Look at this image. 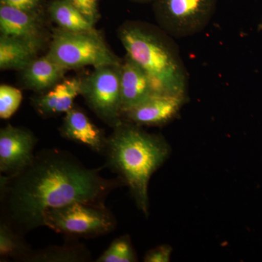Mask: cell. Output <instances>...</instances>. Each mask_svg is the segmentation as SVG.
<instances>
[{"instance_id": "obj_6", "label": "cell", "mask_w": 262, "mask_h": 262, "mask_svg": "<svg viewBox=\"0 0 262 262\" xmlns=\"http://www.w3.org/2000/svg\"><path fill=\"white\" fill-rule=\"evenodd\" d=\"M218 0H152L160 28L173 37H192L210 23Z\"/></svg>"}, {"instance_id": "obj_19", "label": "cell", "mask_w": 262, "mask_h": 262, "mask_svg": "<svg viewBox=\"0 0 262 262\" xmlns=\"http://www.w3.org/2000/svg\"><path fill=\"white\" fill-rule=\"evenodd\" d=\"M137 255L128 235H122L114 239L112 244L96 260V262H135Z\"/></svg>"}, {"instance_id": "obj_2", "label": "cell", "mask_w": 262, "mask_h": 262, "mask_svg": "<svg viewBox=\"0 0 262 262\" xmlns=\"http://www.w3.org/2000/svg\"><path fill=\"white\" fill-rule=\"evenodd\" d=\"M108 137L103 155L106 165L128 187L137 208L149 215L150 179L170 153L168 143L158 134L122 121Z\"/></svg>"}, {"instance_id": "obj_10", "label": "cell", "mask_w": 262, "mask_h": 262, "mask_svg": "<svg viewBox=\"0 0 262 262\" xmlns=\"http://www.w3.org/2000/svg\"><path fill=\"white\" fill-rule=\"evenodd\" d=\"M44 13H33L0 5L1 35L25 39L42 44L44 42Z\"/></svg>"}, {"instance_id": "obj_21", "label": "cell", "mask_w": 262, "mask_h": 262, "mask_svg": "<svg viewBox=\"0 0 262 262\" xmlns=\"http://www.w3.org/2000/svg\"><path fill=\"white\" fill-rule=\"evenodd\" d=\"M49 0H0V5L13 7L24 11L44 13Z\"/></svg>"}, {"instance_id": "obj_5", "label": "cell", "mask_w": 262, "mask_h": 262, "mask_svg": "<svg viewBox=\"0 0 262 262\" xmlns=\"http://www.w3.org/2000/svg\"><path fill=\"white\" fill-rule=\"evenodd\" d=\"M115 216L105 204L74 202L50 210L44 219V227L63 234L69 238H93L113 232Z\"/></svg>"}, {"instance_id": "obj_9", "label": "cell", "mask_w": 262, "mask_h": 262, "mask_svg": "<svg viewBox=\"0 0 262 262\" xmlns=\"http://www.w3.org/2000/svg\"><path fill=\"white\" fill-rule=\"evenodd\" d=\"M186 101L187 96L156 92L123 113L122 118L139 126H161L178 115Z\"/></svg>"}, {"instance_id": "obj_17", "label": "cell", "mask_w": 262, "mask_h": 262, "mask_svg": "<svg viewBox=\"0 0 262 262\" xmlns=\"http://www.w3.org/2000/svg\"><path fill=\"white\" fill-rule=\"evenodd\" d=\"M72 238L62 246L32 250L27 261L30 262H86L91 261V251L83 244Z\"/></svg>"}, {"instance_id": "obj_23", "label": "cell", "mask_w": 262, "mask_h": 262, "mask_svg": "<svg viewBox=\"0 0 262 262\" xmlns=\"http://www.w3.org/2000/svg\"><path fill=\"white\" fill-rule=\"evenodd\" d=\"M173 248L168 245H161L149 250L144 258L145 262H168L170 259Z\"/></svg>"}, {"instance_id": "obj_20", "label": "cell", "mask_w": 262, "mask_h": 262, "mask_svg": "<svg viewBox=\"0 0 262 262\" xmlns=\"http://www.w3.org/2000/svg\"><path fill=\"white\" fill-rule=\"evenodd\" d=\"M21 91L8 84L0 86V118L8 120L18 110L22 102Z\"/></svg>"}, {"instance_id": "obj_3", "label": "cell", "mask_w": 262, "mask_h": 262, "mask_svg": "<svg viewBox=\"0 0 262 262\" xmlns=\"http://www.w3.org/2000/svg\"><path fill=\"white\" fill-rule=\"evenodd\" d=\"M118 33L126 54L145 71L158 92L187 96V69L171 36L141 21H127Z\"/></svg>"}, {"instance_id": "obj_11", "label": "cell", "mask_w": 262, "mask_h": 262, "mask_svg": "<svg viewBox=\"0 0 262 262\" xmlns=\"http://www.w3.org/2000/svg\"><path fill=\"white\" fill-rule=\"evenodd\" d=\"M59 130L66 139L86 146L95 152L104 153L108 137L81 108L74 106L66 113Z\"/></svg>"}, {"instance_id": "obj_18", "label": "cell", "mask_w": 262, "mask_h": 262, "mask_svg": "<svg viewBox=\"0 0 262 262\" xmlns=\"http://www.w3.org/2000/svg\"><path fill=\"white\" fill-rule=\"evenodd\" d=\"M24 234L5 221L0 222V256L2 259L12 258L26 261L32 248L24 239Z\"/></svg>"}, {"instance_id": "obj_13", "label": "cell", "mask_w": 262, "mask_h": 262, "mask_svg": "<svg viewBox=\"0 0 262 262\" xmlns=\"http://www.w3.org/2000/svg\"><path fill=\"white\" fill-rule=\"evenodd\" d=\"M82 79H65L49 91L33 99L37 113L50 117L67 113L75 106V98L81 95Z\"/></svg>"}, {"instance_id": "obj_12", "label": "cell", "mask_w": 262, "mask_h": 262, "mask_svg": "<svg viewBox=\"0 0 262 262\" xmlns=\"http://www.w3.org/2000/svg\"><path fill=\"white\" fill-rule=\"evenodd\" d=\"M120 91L122 114L158 92L145 71L127 54L122 62Z\"/></svg>"}, {"instance_id": "obj_15", "label": "cell", "mask_w": 262, "mask_h": 262, "mask_svg": "<svg viewBox=\"0 0 262 262\" xmlns=\"http://www.w3.org/2000/svg\"><path fill=\"white\" fill-rule=\"evenodd\" d=\"M42 46L25 39L1 35L0 69L23 71L37 58Z\"/></svg>"}, {"instance_id": "obj_8", "label": "cell", "mask_w": 262, "mask_h": 262, "mask_svg": "<svg viewBox=\"0 0 262 262\" xmlns=\"http://www.w3.org/2000/svg\"><path fill=\"white\" fill-rule=\"evenodd\" d=\"M37 139L32 131L8 124L0 130V172L11 176L34 160Z\"/></svg>"}, {"instance_id": "obj_22", "label": "cell", "mask_w": 262, "mask_h": 262, "mask_svg": "<svg viewBox=\"0 0 262 262\" xmlns=\"http://www.w3.org/2000/svg\"><path fill=\"white\" fill-rule=\"evenodd\" d=\"M76 8L93 24L99 18V0H70Z\"/></svg>"}, {"instance_id": "obj_24", "label": "cell", "mask_w": 262, "mask_h": 262, "mask_svg": "<svg viewBox=\"0 0 262 262\" xmlns=\"http://www.w3.org/2000/svg\"><path fill=\"white\" fill-rule=\"evenodd\" d=\"M132 3H139V4H144V3H150L152 2V0H129Z\"/></svg>"}, {"instance_id": "obj_1", "label": "cell", "mask_w": 262, "mask_h": 262, "mask_svg": "<svg viewBox=\"0 0 262 262\" xmlns=\"http://www.w3.org/2000/svg\"><path fill=\"white\" fill-rule=\"evenodd\" d=\"M102 169L88 168L63 150H41L21 171L1 176V220L24 234L44 227L50 210L74 202L105 204L123 183L118 177L105 179Z\"/></svg>"}, {"instance_id": "obj_14", "label": "cell", "mask_w": 262, "mask_h": 262, "mask_svg": "<svg viewBox=\"0 0 262 262\" xmlns=\"http://www.w3.org/2000/svg\"><path fill=\"white\" fill-rule=\"evenodd\" d=\"M67 70L46 54L34 60L22 71V81L27 89L46 92L63 80Z\"/></svg>"}, {"instance_id": "obj_16", "label": "cell", "mask_w": 262, "mask_h": 262, "mask_svg": "<svg viewBox=\"0 0 262 262\" xmlns=\"http://www.w3.org/2000/svg\"><path fill=\"white\" fill-rule=\"evenodd\" d=\"M47 13L58 28L69 32H92L94 24L86 18L70 0H49Z\"/></svg>"}, {"instance_id": "obj_7", "label": "cell", "mask_w": 262, "mask_h": 262, "mask_svg": "<svg viewBox=\"0 0 262 262\" xmlns=\"http://www.w3.org/2000/svg\"><path fill=\"white\" fill-rule=\"evenodd\" d=\"M121 65L96 67L89 75L81 78V96L95 115L113 128L123 121Z\"/></svg>"}, {"instance_id": "obj_4", "label": "cell", "mask_w": 262, "mask_h": 262, "mask_svg": "<svg viewBox=\"0 0 262 262\" xmlns=\"http://www.w3.org/2000/svg\"><path fill=\"white\" fill-rule=\"evenodd\" d=\"M47 54L69 70L88 66H120L122 62L96 30L75 32L58 28L53 33Z\"/></svg>"}]
</instances>
